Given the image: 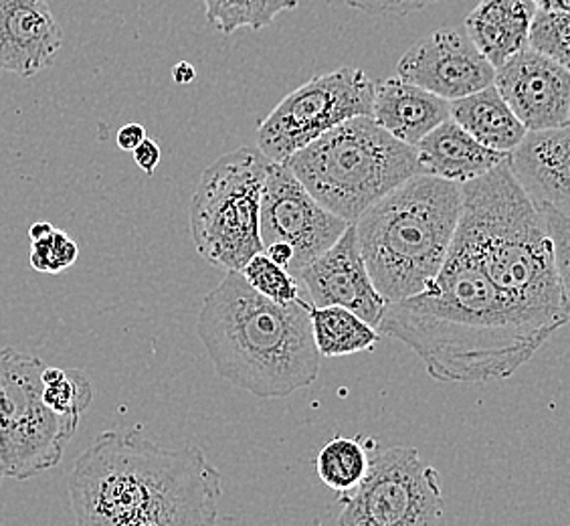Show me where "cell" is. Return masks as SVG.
Here are the masks:
<instances>
[{
	"label": "cell",
	"mask_w": 570,
	"mask_h": 526,
	"mask_svg": "<svg viewBox=\"0 0 570 526\" xmlns=\"http://www.w3.org/2000/svg\"><path fill=\"white\" fill-rule=\"evenodd\" d=\"M510 166L537 205L570 217V126L528 132L524 143L510 154Z\"/></svg>",
	"instance_id": "obj_16"
},
{
	"label": "cell",
	"mask_w": 570,
	"mask_h": 526,
	"mask_svg": "<svg viewBox=\"0 0 570 526\" xmlns=\"http://www.w3.org/2000/svg\"><path fill=\"white\" fill-rule=\"evenodd\" d=\"M63 43L47 0H0V69L33 77L51 66Z\"/></svg>",
	"instance_id": "obj_15"
},
{
	"label": "cell",
	"mask_w": 570,
	"mask_h": 526,
	"mask_svg": "<svg viewBox=\"0 0 570 526\" xmlns=\"http://www.w3.org/2000/svg\"><path fill=\"white\" fill-rule=\"evenodd\" d=\"M538 11L570 12V0H534Z\"/></svg>",
	"instance_id": "obj_34"
},
{
	"label": "cell",
	"mask_w": 570,
	"mask_h": 526,
	"mask_svg": "<svg viewBox=\"0 0 570 526\" xmlns=\"http://www.w3.org/2000/svg\"><path fill=\"white\" fill-rule=\"evenodd\" d=\"M451 120L495 153H514L528 136L527 126L518 120L495 86L451 101Z\"/></svg>",
	"instance_id": "obj_20"
},
{
	"label": "cell",
	"mask_w": 570,
	"mask_h": 526,
	"mask_svg": "<svg viewBox=\"0 0 570 526\" xmlns=\"http://www.w3.org/2000/svg\"><path fill=\"white\" fill-rule=\"evenodd\" d=\"M296 280L306 285L312 306L348 308L374 329L389 304L368 274L354 223L330 250L307 263Z\"/></svg>",
	"instance_id": "obj_14"
},
{
	"label": "cell",
	"mask_w": 570,
	"mask_h": 526,
	"mask_svg": "<svg viewBox=\"0 0 570 526\" xmlns=\"http://www.w3.org/2000/svg\"><path fill=\"white\" fill-rule=\"evenodd\" d=\"M242 274L255 292L269 298L272 302L292 304L299 300L296 277L272 262L265 253H257L252 262L243 267Z\"/></svg>",
	"instance_id": "obj_26"
},
{
	"label": "cell",
	"mask_w": 570,
	"mask_h": 526,
	"mask_svg": "<svg viewBox=\"0 0 570 526\" xmlns=\"http://www.w3.org/2000/svg\"><path fill=\"white\" fill-rule=\"evenodd\" d=\"M338 526H439L441 476L415 448H391L371 460L361 486L342 494Z\"/></svg>",
	"instance_id": "obj_10"
},
{
	"label": "cell",
	"mask_w": 570,
	"mask_h": 526,
	"mask_svg": "<svg viewBox=\"0 0 570 526\" xmlns=\"http://www.w3.org/2000/svg\"><path fill=\"white\" fill-rule=\"evenodd\" d=\"M494 86L528 132L570 126V69L527 47L495 69Z\"/></svg>",
	"instance_id": "obj_13"
},
{
	"label": "cell",
	"mask_w": 570,
	"mask_h": 526,
	"mask_svg": "<svg viewBox=\"0 0 570 526\" xmlns=\"http://www.w3.org/2000/svg\"><path fill=\"white\" fill-rule=\"evenodd\" d=\"M272 165L257 146H243L203 173L190 201V233L205 262L242 272L264 253L259 211Z\"/></svg>",
	"instance_id": "obj_7"
},
{
	"label": "cell",
	"mask_w": 570,
	"mask_h": 526,
	"mask_svg": "<svg viewBox=\"0 0 570 526\" xmlns=\"http://www.w3.org/2000/svg\"><path fill=\"white\" fill-rule=\"evenodd\" d=\"M264 253L272 262L277 263L279 267H284L287 272L292 270L294 257H296V252H294V247H292L289 243H272V245H265Z\"/></svg>",
	"instance_id": "obj_32"
},
{
	"label": "cell",
	"mask_w": 570,
	"mask_h": 526,
	"mask_svg": "<svg viewBox=\"0 0 570 526\" xmlns=\"http://www.w3.org/2000/svg\"><path fill=\"white\" fill-rule=\"evenodd\" d=\"M542 217L547 221L550 237H552V247H554V262H557V272H559L560 292H562V302L567 308V316L570 322V217L560 215L559 211L550 207H540Z\"/></svg>",
	"instance_id": "obj_28"
},
{
	"label": "cell",
	"mask_w": 570,
	"mask_h": 526,
	"mask_svg": "<svg viewBox=\"0 0 570 526\" xmlns=\"http://www.w3.org/2000/svg\"><path fill=\"white\" fill-rule=\"evenodd\" d=\"M173 77H175V81L178 86H187L190 81H195L197 71H195V67L187 64V61H180V64L173 69Z\"/></svg>",
	"instance_id": "obj_33"
},
{
	"label": "cell",
	"mask_w": 570,
	"mask_h": 526,
	"mask_svg": "<svg viewBox=\"0 0 570 526\" xmlns=\"http://www.w3.org/2000/svg\"><path fill=\"white\" fill-rule=\"evenodd\" d=\"M461 185L409 178L356 221L362 257L386 302L417 296L450 257L461 215Z\"/></svg>",
	"instance_id": "obj_5"
},
{
	"label": "cell",
	"mask_w": 570,
	"mask_h": 526,
	"mask_svg": "<svg viewBox=\"0 0 570 526\" xmlns=\"http://www.w3.org/2000/svg\"><path fill=\"white\" fill-rule=\"evenodd\" d=\"M368 468H371L368 451L364 450L358 439L354 438L338 436L330 439L316 458L320 480L334 493H354L366 478Z\"/></svg>",
	"instance_id": "obj_22"
},
{
	"label": "cell",
	"mask_w": 570,
	"mask_h": 526,
	"mask_svg": "<svg viewBox=\"0 0 570 526\" xmlns=\"http://www.w3.org/2000/svg\"><path fill=\"white\" fill-rule=\"evenodd\" d=\"M530 47L570 69V12L537 11Z\"/></svg>",
	"instance_id": "obj_27"
},
{
	"label": "cell",
	"mask_w": 570,
	"mask_h": 526,
	"mask_svg": "<svg viewBox=\"0 0 570 526\" xmlns=\"http://www.w3.org/2000/svg\"><path fill=\"white\" fill-rule=\"evenodd\" d=\"M309 304H277L242 272H227L198 312L197 332L215 373L259 399H284L316 383L318 347Z\"/></svg>",
	"instance_id": "obj_3"
},
{
	"label": "cell",
	"mask_w": 570,
	"mask_h": 526,
	"mask_svg": "<svg viewBox=\"0 0 570 526\" xmlns=\"http://www.w3.org/2000/svg\"><path fill=\"white\" fill-rule=\"evenodd\" d=\"M425 175L465 185L502 165L510 154L485 148L455 121L445 120L415 146Z\"/></svg>",
	"instance_id": "obj_18"
},
{
	"label": "cell",
	"mask_w": 570,
	"mask_h": 526,
	"mask_svg": "<svg viewBox=\"0 0 570 526\" xmlns=\"http://www.w3.org/2000/svg\"><path fill=\"white\" fill-rule=\"evenodd\" d=\"M371 118L396 140L417 146L429 132L450 120L451 101L403 77H386L374 84Z\"/></svg>",
	"instance_id": "obj_17"
},
{
	"label": "cell",
	"mask_w": 570,
	"mask_h": 526,
	"mask_svg": "<svg viewBox=\"0 0 570 526\" xmlns=\"http://www.w3.org/2000/svg\"><path fill=\"white\" fill-rule=\"evenodd\" d=\"M314 342L322 357H351L356 352L373 351L381 332L348 308H309Z\"/></svg>",
	"instance_id": "obj_21"
},
{
	"label": "cell",
	"mask_w": 570,
	"mask_h": 526,
	"mask_svg": "<svg viewBox=\"0 0 570 526\" xmlns=\"http://www.w3.org/2000/svg\"><path fill=\"white\" fill-rule=\"evenodd\" d=\"M376 330L415 352L431 379L463 384L512 377L554 337L455 242L435 282L389 302Z\"/></svg>",
	"instance_id": "obj_1"
},
{
	"label": "cell",
	"mask_w": 570,
	"mask_h": 526,
	"mask_svg": "<svg viewBox=\"0 0 570 526\" xmlns=\"http://www.w3.org/2000/svg\"><path fill=\"white\" fill-rule=\"evenodd\" d=\"M146 140V128L142 124H126L118 130L116 143L124 153H134Z\"/></svg>",
	"instance_id": "obj_31"
},
{
	"label": "cell",
	"mask_w": 570,
	"mask_h": 526,
	"mask_svg": "<svg viewBox=\"0 0 570 526\" xmlns=\"http://www.w3.org/2000/svg\"><path fill=\"white\" fill-rule=\"evenodd\" d=\"M43 401L59 416L81 419L94 401V387L81 371L47 367L43 371Z\"/></svg>",
	"instance_id": "obj_24"
},
{
	"label": "cell",
	"mask_w": 570,
	"mask_h": 526,
	"mask_svg": "<svg viewBox=\"0 0 570 526\" xmlns=\"http://www.w3.org/2000/svg\"><path fill=\"white\" fill-rule=\"evenodd\" d=\"M285 165L320 205L348 223L409 178L425 175L415 146L396 140L371 116L342 121Z\"/></svg>",
	"instance_id": "obj_6"
},
{
	"label": "cell",
	"mask_w": 570,
	"mask_h": 526,
	"mask_svg": "<svg viewBox=\"0 0 570 526\" xmlns=\"http://www.w3.org/2000/svg\"><path fill=\"white\" fill-rule=\"evenodd\" d=\"M207 21L223 35L239 29L259 31L269 27L279 12L294 11L297 0H203Z\"/></svg>",
	"instance_id": "obj_23"
},
{
	"label": "cell",
	"mask_w": 570,
	"mask_h": 526,
	"mask_svg": "<svg viewBox=\"0 0 570 526\" xmlns=\"http://www.w3.org/2000/svg\"><path fill=\"white\" fill-rule=\"evenodd\" d=\"M396 76L455 101L494 86L495 67L475 47L465 29H438L406 49Z\"/></svg>",
	"instance_id": "obj_12"
},
{
	"label": "cell",
	"mask_w": 570,
	"mask_h": 526,
	"mask_svg": "<svg viewBox=\"0 0 570 526\" xmlns=\"http://www.w3.org/2000/svg\"><path fill=\"white\" fill-rule=\"evenodd\" d=\"M2 478H4V470H2V464H0V483H2Z\"/></svg>",
	"instance_id": "obj_35"
},
{
	"label": "cell",
	"mask_w": 570,
	"mask_h": 526,
	"mask_svg": "<svg viewBox=\"0 0 570 526\" xmlns=\"http://www.w3.org/2000/svg\"><path fill=\"white\" fill-rule=\"evenodd\" d=\"M374 81L361 67L344 66L314 76L287 94L257 128V148L285 165L297 150L342 121L373 116Z\"/></svg>",
	"instance_id": "obj_9"
},
{
	"label": "cell",
	"mask_w": 570,
	"mask_h": 526,
	"mask_svg": "<svg viewBox=\"0 0 570 526\" xmlns=\"http://www.w3.org/2000/svg\"><path fill=\"white\" fill-rule=\"evenodd\" d=\"M45 369L35 354L0 349V464L12 480L56 468L79 426L76 417L45 406Z\"/></svg>",
	"instance_id": "obj_8"
},
{
	"label": "cell",
	"mask_w": 570,
	"mask_h": 526,
	"mask_svg": "<svg viewBox=\"0 0 570 526\" xmlns=\"http://www.w3.org/2000/svg\"><path fill=\"white\" fill-rule=\"evenodd\" d=\"M31 237V267L39 274L57 275L71 267L79 257L76 240L51 223H35L29 230Z\"/></svg>",
	"instance_id": "obj_25"
},
{
	"label": "cell",
	"mask_w": 570,
	"mask_h": 526,
	"mask_svg": "<svg viewBox=\"0 0 570 526\" xmlns=\"http://www.w3.org/2000/svg\"><path fill=\"white\" fill-rule=\"evenodd\" d=\"M348 221L334 215L309 195L287 165H272L265 181L259 231L265 245L289 243L296 252L289 274L296 277L307 263L338 242Z\"/></svg>",
	"instance_id": "obj_11"
},
{
	"label": "cell",
	"mask_w": 570,
	"mask_h": 526,
	"mask_svg": "<svg viewBox=\"0 0 570 526\" xmlns=\"http://www.w3.org/2000/svg\"><path fill=\"white\" fill-rule=\"evenodd\" d=\"M461 215L453 242L480 263L492 284L552 334L569 324L547 221L510 158L461 185Z\"/></svg>",
	"instance_id": "obj_4"
},
{
	"label": "cell",
	"mask_w": 570,
	"mask_h": 526,
	"mask_svg": "<svg viewBox=\"0 0 570 526\" xmlns=\"http://www.w3.org/2000/svg\"><path fill=\"white\" fill-rule=\"evenodd\" d=\"M132 154L134 163H136L138 168L144 171L146 175H153L154 171L160 165V158H163L160 146L154 143V140H150V138H146Z\"/></svg>",
	"instance_id": "obj_30"
},
{
	"label": "cell",
	"mask_w": 570,
	"mask_h": 526,
	"mask_svg": "<svg viewBox=\"0 0 570 526\" xmlns=\"http://www.w3.org/2000/svg\"><path fill=\"white\" fill-rule=\"evenodd\" d=\"M534 0H480L465 19V33L498 69L530 47Z\"/></svg>",
	"instance_id": "obj_19"
},
{
	"label": "cell",
	"mask_w": 570,
	"mask_h": 526,
	"mask_svg": "<svg viewBox=\"0 0 570 526\" xmlns=\"http://www.w3.org/2000/svg\"><path fill=\"white\" fill-rule=\"evenodd\" d=\"M69 496L76 526H215L223 476L193 444L106 431L73 464Z\"/></svg>",
	"instance_id": "obj_2"
},
{
	"label": "cell",
	"mask_w": 570,
	"mask_h": 526,
	"mask_svg": "<svg viewBox=\"0 0 570 526\" xmlns=\"http://www.w3.org/2000/svg\"><path fill=\"white\" fill-rule=\"evenodd\" d=\"M344 2L356 11L406 17L411 12L428 9L429 4H435L439 0H344Z\"/></svg>",
	"instance_id": "obj_29"
}]
</instances>
